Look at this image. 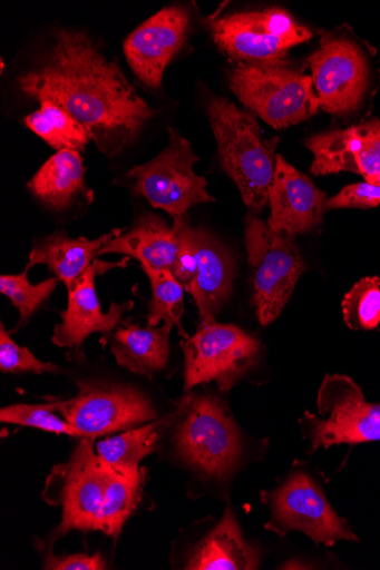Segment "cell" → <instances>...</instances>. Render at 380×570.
Instances as JSON below:
<instances>
[{"label": "cell", "mask_w": 380, "mask_h": 570, "mask_svg": "<svg viewBox=\"0 0 380 570\" xmlns=\"http://www.w3.org/2000/svg\"><path fill=\"white\" fill-rule=\"evenodd\" d=\"M152 286V301L148 306L147 325L156 327L159 323L168 324L179 330L187 340L182 321L185 315L184 286L176 279L172 271H155L142 267Z\"/></svg>", "instance_id": "obj_26"}, {"label": "cell", "mask_w": 380, "mask_h": 570, "mask_svg": "<svg viewBox=\"0 0 380 570\" xmlns=\"http://www.w3.org/2000/svg\"><path fill=\"white\" fill-rule=\"evenodd\" d=\"M376 55L348 24L324 32L306 60L319 108L345 120L368 112L379 88Z\"/></svg>", "instance_id": "obj_3"}, {"label": "cell", "mask_w": 380, "mask_h": 570, "mask_svg": "<svg viewBox=\"0 0 380 570\" xmlns=\"http://www.w3.org/2000/svg\"><path fill=\"white\" fill-rule=\"evenodd\" d=\"M185 355V390L215 382L228 392L259 360L261 344L234 325L202 323L181 343Z\"/></svg>", "instance_id": "obj_11"}, {"label": "cell", "mask_w": 380, "mask_h": 570, "mask_svg": "<svg viewBox=\"0 0 380 570\" xmlns=\"http://www.w3.org/2000/svg\"><path fill=\"white\" fill-rule=\"evenodd\" d=\"M57 411L84 438L137 428L156 420L150 401L138 390L121 385L80 383L77 396L57 402Z\"/></svg>", "instance_id": "obj_13"}, {"label": "cell", "mask_w": 380, "mask_h": 570, "mask_svg": "<svg viewBox=\"0 0 380 570\" xmlns=\"http://www.w3.org/2000/svg\"><path fill=\"white\" fill-rule=\"evenodd\" d=\"M176 444L182 459L205 475L223 479L241 453L236 426L225 404L211 394L184 399Z\"/></svg>", "instance_id": "obj_8"}, {"label": "cell", "mask_w": 380, "mask_h": 570, "mask_svg": "<svg viewBox=\"0 0 380 570\" xmlns=\"http://www.w3.org/2000/svg\"><path fill=\"white\" fill-rule=\"evenodd\" d=\"M25 119V125L49 146L60 150H84L91 137L86 128L67 111L49 100Z\"/></svg>", "instance_id": "obj_25"}, {"label": "cell", "mask_w": 380, "mask_h": 570, "mask_svg": "<svg viewBox=\"0 0 380 570\" xmlns=\"http://www.w3.org/2000/svg\"><path fill=\"white\" fill-rule=\"evenodd\" d=\"M259 552L245 542L236 518L228 509L218 525L192 552L185 569H257Z\"/></svg>", "instance_id": "obj_21"}, {"label": "cell", "mask_w": 380, "mask_h": 570, "mask_svg": "<svg viewBox=\"0 0 380 570\" xmlns=\"http://www.w3.org/2000/svg\"><path fill=\"white\" fill-rule=\"evenodd\" d=\"M168 132V146L149 163L134 167L127 178L136 195L177 219L186 217L192 207L214 198L207 191L205 178L193 169L199 159L192 144L173 128Z\"/></svg>", "instance_id": "obj_9"}, {"label": "cell", "mask_w": 380, "mask_h": 570, "mask_svg": "<svg viewBox=\"0 0 380 570\" xmlns=\"http://www.w3.org/2000/svg\"><path fill=\"white\" fill-rule=\"evenodd\" d=\"M123 232L115 229L96 239L70 238L65 232L47 236L35 244L26 271L43 265L69 289L92 265L101 247Z\"/></svg>", "instance_id": "obj_19"}, {"label": "cell", "mask_w": 380, "mask_h": 570, "mask_svg": "<svg viewBox=\"0 0 380 570\" xmlns=\"http://www.w3.org/2000/svg\"><path fill=\"white\" fill-rule=\"evenodd\" d=\"M322 419L305 412L302 421L312 450L380 441V403H370L348 376H325L318 392Z\"/></svg>", "instance_id": "obj_10"}, {"label": "cell", "mask_w": 380, "mask_h": 570, "mask_svg": "<svg viewBox=\"0 0 380 570\" xmlns=\"http://www.w3.org/2000/svg\"><path fill=\"white\" fill-rule=\"evenodd\" d=\"M18 85L25 95L67 111L108 158L130 146L156 115L118 62L84 31L60 30L41 65Z\"/></svg>", "instance_id": "obj_1"}, {"label": "cell", "mask_w": 380, "mask_h": 570, "mask_svg": "<svg viewBox=\"0 0 380 570\" xmlns=\"http://www.w3.org/2000/svg\"><path fill=\"white\" fill-rule=\"evenodd\" d=\"M343 320L352 331H372L380 324V281L358 282L343 299Z\"/></svg>", "instance_id": "obj_27"}, {"label": "cell", "mask_w": 380, "mask_h": 570, "mask_svg": "<svg viewBox=\"0 0 380 570\" xmlns=\"http://www.w3.org/2000/svg\"><path fill=\"white\" fill-rule=\"evenodd\" d=\"M245 246L253 283V305L262 326L282 314L305 272L294 237L279 234L254 214L245 219Z\"/></svg>", "instance_id": "obj_6"}, {"label": "cell", "mask_w": 380, "mask_h": 570, "mask_svg": "<svg viewBox=\"0 0 380 570\" xmlns=\"http://www.w3.org/2000/svg\"><path fill=\"white\" fill-rule=\"evenodd\" d=\"M173 326L140 328L129 325L119 328L114 336L113 353L119 366L152 376L168 364Z\"/></svg>", "instance_id": "obj_22"}, {"label": "cell", "mask_w": 380, "mask_h": 570, "mask_svg": "<svg viewBox=\"0 0 380 570\" xmlns=\"http://www.w3.org/2000/svg\"><path fill=\"white\" fill-rule=\"evenodd\" d=\"M59 282L58 277H53L32 285L28 279V271H25L20 275L0 277V293L12 301L13 305L19 309L21 316L20 324H25L50 294L56 291Z\"/></svg>", "instance_id": "obj_29"}, {"label": "cell", "mask_w": 380, "mask_h": 570, "mask_svg": "<svg viewBox=\"0 0 380 570\" xmlns=\"http://www.w3.org/2000/svg\"><path fill=\"white\" fill-rule=\"evenodd\" d=\"M325 194L311 179L277 155L269 191L271 215L267 225L291 237L311 233L323 222Z\"/></svg>", "instance_id": "obj_16"}, {"label": "cell", "mask_w": 380, "mask_h": 570, "mask_svg": "<svg viewBox=\"0 0 380 570\" xmlns=\"http://www.w3.org/2000/svg\"><path fill=\"white\" fill-rule=\"evenodd\" d=\"M306 147L313 154L312 175L353 173L371 183L380 174V119L314 135Z\"/></svg>", "instance_id": "obj_15"}, {"label": "cell", "mask_w": 380, "mask_h": 570, "mask_svg": "<svg viewBox=\"0 0 380 570\" xmlns=\"http://www.w3.org/2000/svg\"><path fill=\"white\" fill-rule=\"evenodd\" d=\"M105 568L106 563L99 552L94 556L71 554L58 557L49 554L43 564V569L52 570H103Z\"/></svg>", "instance_id": "obj_32"}, {"label": "cell", "mask_w": 380, "mask_h": 570, "mask_svg": "<svg viewBox=\"0 0 380 570\" xmlns=\"http://www.w3.org/2000/svg\"><path fill=\"white\" fill-rule=\"evenodd\" d=\"M263 500L271 509L265 529L280 535L300 531L325 547L342 540L359 541L308 474H294L283 487L263 493Z\"/></svg>", "instance_id": "obj_12"}, {"label": "cell", "mask_w": 380, "mask_h": 570, "mask_svg": "<svg viewBox=\"0 0 380 570\" xmlns=\"http://www.w3.org/2000/svg\"><path fill=\"white\" fill-rule=\"evenodd\" d=\"M166 421L154 422L134 431L106 439L96 444V452L118 472L142 476L140 461L156 450L159 433Z\"/></svg>", "instance_id": "obj_24"}, {"label": "cell", "mask_w": 380, "mask_h": 570, "mask_svg": "<svg viewBox=\"0 0 380 570\" xmlns=\"http://www.w3.org/2000/svg\"><path fill=\"white\" fill-rule=\"evenodd\" d=\"M230 87L249 111L279 130L311 119L320 109L311 76L289 60L237 63Z\"/></svg>", "instance_id": "obj_5"}, {"label": "cell", "mask_w": 380, "mask_h": 570, "mask_svg": "<svg viewBox=\"0 0 380 570\" xmlns=\"http://www.w3.org/2000/svg\"><path fill=\"white\" fill-rule=\"evenodd\" d=\"M111 266L115 265H104L95 258L88 271L69 288L68 308L61 314L62 323L53 330V344L77 350L91 334H110L124 324V316L129 313L134 303H113L108 313L104 314L95 288L97 273Z\"/></svg>", "instance_id": "obj_17"}, {"label": "cell", "mask_w": 380, "mask_h": 570, "mask_svg": "<svg viewBox=\"0 0 380 570\" xmlns=\"http://www.w3.org/2000/svg\"><path fill=\"white\" fill-rule=\"evenodd\" d=\"M207 111L223 168L237 185L251 214L257 215L269 203L280 138H264L256 116L228 98H211Z\"/></svg>", "instance_id": "obj_4"}, {"label": "cell", "mask_w": 380, "mask_h": 570, "mask_svg": "<svg viewBox=\"0 0 380 570\" xmlns=\"http://www.w3.org/2000/svg\"><path fill=\"white\" fill-rule=\"evenodd\" d=\"M196 276L186 288L202 323L215 322L230 298L234 281V261L228 249L211 233L194 227Z\"/></svg>", "instance_id": "obj_18"}, {"label": "cell", "mask_w": 380, "mask_h": 570, "mask_svg": "<svg viewBox=\"0 0 380 570\" xmlns=\"http://www.w3.org/2000/svg\"><path fill=\"white\" fill-rule=\"evenodd\" d=\"M370 184L380 186V174Z\"/></svg>", "instance_id": "obj_33"}, {"label": "cell", "mask_w": 380, "mask_h": 570, "mask_svg": "<svg viewBox=\"0 0 380 570\" xmlns=\"http://www.w3.org/2000/svg\"><path fill=\"white\" fill-rule=\"evenodd\" d=\"M0 370L6 374H58V366L38 360L27 347L13 342L4 325L0 326Z\"/></svg>", "instance_id": "obj_30"}, {"label": "cell", "mask_w": 380, "mask_h": 570, "mask_svg": "<svg viewBox=\"0 0 380 570\" xmlns=\"http://www.w3.org/2000/svg\"><path fill=\"white\" fill-rule=\"evenodd\" d=\"M380 205V186L359 183L347 186L338 195L325 199L324 209H372Z\"/></svg>", "instance_id": "obj_31"}, {"label": "cell", "mask_w": 380, "mask_h": 570, "mask_svg": "<svg viewBox=\"0 0 380 570\" xmlns=\"http://www.w3.org/2000/svg\"><path fill=\"white\" fill-rule=\"evenodd\" d=\"M206 23L214 42L231 59L244 65L285 61L293 47L313 36L310 29L279 8L213 18Z\"/></svg>", "instance_id": "obj_7"}, {"label": "cell", "mask_w": 380, "mask_h": 570, "mask_svg": "<svg viewBox=\"0 0 380 570\" xmlns=\"http://www.w3.org/2000/svg\"><path fill=\"white\" fill-rule=\"evenodd\" d=\"M92 441L82 438L70 460L48 478L42 497L62 507L64 513L52 533L56 540L72 530L118 539L140 502L144 475L118 472L96 452Z\"/></svg>", "instance_id": "obj_2"}, {"label": "cell", "mask_w": 380, "mask_h": 570, "mask_svg": "<svg viewBox=\"0 0 380 570\" xmlns=\"http://www.w3.org/2000/svg\"><path fill=\"white\" fill-rule=\"evenodd\" d=\"M28 187L50 209H69L85 190V166L80 153L65 149L53 154Z\"/></svg>", "instance_id": "obj_23"}, {"label": "cell", "mask_w": 380, "mask_h": 570, "mask_svg": "<svg viewBox=\"0 0 380 570\" xmlns=\"http://www.w3.org/2000/svg\"><path fill=\"white\" fill-rule=\"evenodd\" d=\"M177 252L178 239L174 228L157 216L145 215L137 219L128 233L106 243L98 255L125 254L135 257L142 267L172 271Z\"/></svg>", "instance_id": "obj_20"}, {"label": "cell", "mask_w": 380, "mask_h": 570, "mask_svg": "<svg viewBox=\"0 0 380 570\" xmlns=\"http://www.w3.org/2000/svg\"><path fill=\"white\" fill-rule=\"evenodd\" d=\"M56 412H58L57 402L48 404H13L0 411V421L6 424L33 428L49 433L84 438L78 429L66 420L59 419Z\"/></svg>", "instance_id": "obj_28"}, {"label": "cell", "mask_w": 380, "mask_h": 570, "mask_svg": "<svg viewBox=\"0 0 380 570\" xmlns=\"http://www.w3.org/2000/svg\"><path fill=\"white\" fill-rule=\"evenodd\" d=\"M189 26L191 11L175 6L157 12L127 38V61L147 87H160L163 75L186 41Z\"/></svg>", "instance_id": "obj_14"}]
</instances>
